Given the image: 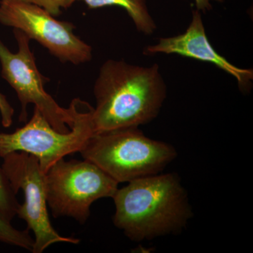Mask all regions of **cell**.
Instances as JSON below:
<instances>
[{
	"label": "cell",
	"instance_id": "cell-1",
	"mask_svg": "<svg viewBox=\"0 0 253 253\" xmlns=\"http://www.w3.org/2000/svg\"><path fill=\"white\" fill-rule=\"evenodd\" d=\"M94 133L139 127L157 117L167 97V85L158 64L148 67L109 59L95 81Z\"/></svg>",
	"mask_w": 253,
	"mask_h": 253
},
{
	"label": "cell",
	"instance_id": "cell-2",
	"mask_svg": "<svg viewBox=\"0 0 253 253\" xmlns=\"http://www.w3.org/2000/svg\"><path fill=\"white\" fill-rule=\"evenodd\" d=\"M113 223L131 241L180 232L192 211L177 174H156L129 181L113 197Z\"/></svg>",
	"mask_w": 253,
	"mask_h": 253
},
{
	"label": "cell",
	"instance_id": "cell-3",
	"mask_svg": "<svg viewBox=\"0 0 253 253\" xmlns=\"http://www.w3.org/2000/svg\"><path fill=\"white\" fill-rule=\"evenodd\" d=\"M79 153L118 184L159 174L177 156L170 144L148 137L137 126L94 133Z\"/></svg>",
	"mask_w": 253,
	"mask_h": 253
},
{
	"label": "cell",
	"instance_id": "cell-4",
	"mask_svg": "<svg viewBox=\"0 0 253 253\" xmlns=\"http://www.w3.org/2000/svg\"><path fill=\"white\" fill-rule=\"evenodd\" d=\"M75 120L71 130H56L34 108L33 116L22 127L12 133L0 131V157L11 153L25 152L36 156L44 173L59 160L79 152L93 134V109L86 101L78 99L72 101Z\"/></svg>",
	"mask_w": 253,
	"mask_h": 253
},
{
	"label": "cell",
	"instance_id": "cell-5",
	"mask_svg": "<svg viewBox=\"0 0 253 253\" xmlns=\"http://www.w3.org/2000/svg\"><path fill=\"white\" fill-rule=\"evenodd\" d=\"M46 201L53 216L71 217L83 224L91 205L112 198L118 183L90 161L59 160L45 174Z\"/></svg>",
	"mask_w": 253,
	"mask_h": 253
},
{
	"label": "cell",
	"instance_id": "cell-6",
	"mask_svg": "<svg viewBox=\"0 0 253 253\" xmlns=\"http://www.w3.org/2000/svg\"><path fill=\"white\" fill-rule=\"evenodd\" d=\"M18 51L11 52L0 41L1 77L14 89L21 104L20 122L27 121V106L34 104L53 128L60 132L71 130L75 120L72 101L68 109L60 106L44 89L47 79L40 73L30 47L31 39L22 31L14 29Z\"/></svg>",
	"mask_w": 253,
	"mask_h": 253
},
{
	"label": "cell",
	"instance_id": "cell-7",
	"mask_svg": "<svg viewBox=\"0 0 253 253\" xmlns=\"http://www.w3.org/2000/svg\"><path fill=\"white\" fill-rule=\"evenodd\" d=\"M2 168L11 189L17 194L22 190L24 202L19 204L16 215L34 234L32 253H42L56 243L78 244V239L60 235L51 225L47 211L45 174L36 156L25 152L11 153L3 158Z\"/></svg>",
	"mask_w": 253,
	"mask_h": 253
},
{
	"label": "cell",
	"instance_id": "cell-8",
	"mask_svg": "<svg viewBox=\"0 0 253 253\" xmlns=\"http://www.w3.org/2000/svg\"><path fill=\"white\" fill-rule=\"evenodd\" d=\"M0 23L22 31L61 62L79 65L92 59V48L74 34L72 23L58 21L38 5L24 0H0Z\"/></svg>",
	"mask_w": 253,
	"mask_h": 253
},
{
	"label": "cell",
	"instance_id": "cell-9",
	"mask_svg": "<svg viewBox=\"0 0 253 253\" xmlns=\"http://www.w3.org/2000/svg\"><path fill=\"white\" fill-rule=\"evenodd\" d=\"M144 54H175L211 63L233 76L241 90L249 89L253 80V70L234 66L213 48L208 40L201 11L194 10L189 27L182 34L163 38L157 44L149 45Z\"/></svg>",
	"mask_w": 253,
	"mask_h": 253
},
{
	"label": "cell",
	"instance_id": "cell-10",
	"mask_svg": "<svg viewBox=\"0 0 253 253\" xmlns=\"http://www.w3.org/2000/svg\"><path fill=\"white\" fill-rule=\"evenodd\" d=\"M83 1L89 9H99L116 6L123 8L132 20L138 31L146 36L153 34L157 29L154 18L150 14L146 0H72Z\"/></svg>",
	"mask_w": 253,
	"mask_h": 253
},
{
	"label": "cell",
	"instance_id": "cell-11",
	"mask_svg": "<svg viewBox=\"0 0 253 253\" xmlns=\"http://www.w3.org/2000/svg\"><path fill=\"white\" fill-rule=\"evenodd\" d=\"M0 241L4 244L31 251L34 239L29 234V230H18L0 216Z\"/></svg>",
	"mask_w": 253,
	"mask_h": 253
},
{
	"label": "cell",
	"instance_id": "cell-12",
	"mask_svg": "<svg viewBox=\"0 0 253 253\" xmlns=\"http://www.w3.org/2000/svg\"><path fill=\"white\" fill-rule=\"evenodd\" d=\"M19 204L2 168L0 167V216L11 222L16 216Z\"/></svg>",
	"mask_w": 253,
	"mask_h": 253
},
{
	"label": "cell",
	"instance_id": "cell-13",
	"mask_svg": "<svg viewBox=\"0 0 253 253\" xmlns=\"http://www.w3.org/2000/svg\"><path fill=\"white\" fill-rule=\"evenodd\" d=\"M24 1L41 6L53 16H59L61 14V9H68L73 4L72 0H24Z\"/></svg>",
	"mask_w": 253,
	"mask_h": 253
},
{
	"label": "cell",
	"instance_id": "cell-14",
	"mask_svg": "<svg viewBox=\"0 0 253 253\" xmlns=\"http://www.w3.org/2000/svg\"><path fill=\"white\" fill-rule=\"evenodd\" d=\"M0 116L1 123L4 128L9 127L12 125L14 109L9 104L4 94L0 92Z\"/></svg>",
	"mask_w": 253,
	"mask_h": 253
},
{
	"label": "cell",
	"instance_id": "cell-15",
	"mask_svg": "<svg viewBox=\"0 0 253 253\" xmlns=\"http://www.w3.org/2000/svg\"><path fill=\"white\" fill-rule=\"evenodd\" d=\"M219 1L221 2L223 0H194L195 5H196V9L202 12H207L210 10L212 9V1Z\"/></svg>",
	"mask_w": 253,
	"mask_h": 253
}]
</instances>
